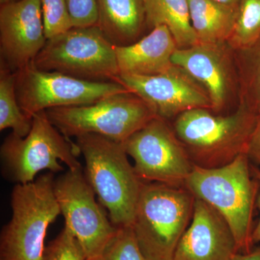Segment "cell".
Segmentation results:
<instances>
[{
	"instance_id": "cell-15",
	"label": "cell",
	"mask_w": 260,
	"mask_h": 260,
	"mask_svg": "<svg viewBox=\"0 0 260 260\" xmlns=\"http://www.w3.org/2000/svg\"><path fill=\"white\" fill-rule=\"evenodd\" d=\"M178 49L165 25L152 29L148 35L127 46H115L119 75L153 76L174 67L172 57Z\"/></svg>"
},
{
	"instance_id": "cell-21",
	"label": "cell",
	"mask_w": 260,
	"mask_h": 260,
	"mask_svg": "<svg viewBox=\"0 0 260 260\" xmlns=\"http://www.w3.org/2000/svg\"><path fill=\"white\" fill-rule=\"evenodd\" d=\"M260 39V0H240L231 44L247 50Z\"/></svg>"
},
{
	"instance_id": "cell-13",
	"label": "cell",
	"mask_w": 260,
	"mask_h": 260,
	"mask_svg": "<svg viewBox=\"0 0 260 260\" xmlns=\"http://www.w3.org/2000/svg\"><path fill=\"white\" fill-rule=\"evenodd\" d=\"M47 41L41 0L0 5V68L16 73L34 61Z\"/></svg>"
},
{
	"instance_id": "cell-7",
	"label": "cell",
	"mask_w": 260,
	"mask_h": 260,
	"mask_svg": "<svg viewBox=\"0 0 260 260\" xmlns=\"http://www.w3.org/2000/svg\"><path fill=\"white\" fill-rule=\"evenodd\" d=\"M46 112L51 122L68 139L95 134L121 143L158 116L132 92L114 94L90 105L54 108Z\"/></svg>"
},
{
	"instance_id": "cell-25",
	"label": "cell",
	"mask_w": 260,
	"mask_h": 260,
	"mask_svg": "<svg viewBox=\"0 0 260 260\" xmlns=\"http://www.w3.org/2000/svg\"><path fill=\"white\" fill-rule=\"evenodd\" d=\"M247 70L248 98L245 102L258 114L260 113V39L249 49Z\"/></svg>"
},
{
	"instance_id": "cell-9",
	"label": "cell",
	"mask_w": 260,
	"mask_h": 260,
	"mask_svg": "<svg viewBox=\"0 0 260 260\" xmlns=\"http://www.w3.org/2000/svg\"><path fill=\"white\" fill-rule=\"evenodd\" d=\"M15 81L20 108L31 119L42 111L90 105L114 94L130 92L117 82L90 81L43 71L32 63L15 73Z\"/></svg>"
},
{
	"instance_id": "cell-30",
	"label": "cell",
	"mask_w": 260,
	"mask_h": 260,
	"mask_svg": "<svg viewBox=\"0 0 260 260\" xmlns=\"http://www.w3.org/2000/svg\"><path fill=\"white\" fill-rule=\"evenodd\" d=\"M215 1L223 3V4L232 5V6H239L240 0H215Z\"/></svg>"
},
{
	"instance_id": "cell-3",
	"label": "cell",
	"mask_w": 260,
	"mask_h": 260,
	"mask_svg": "<svg viewBox=\"0 0 260 260\" xmlns=\"http://www.w3.org/2000/svg\"><path fill=\"white\" fill-rule=\"evenodd\" d=\"M258 115L246 102L228 116L214 115L200 108L178 116L173 129L194 165L213 169L246 154Z\"/></svg>"
},
{
	"instance_id": "cell-10",
	"label": "cell",
	"mask_w": 260,
	"mask_h": 260,
	"mask_svg": "<svg viewBox=\"0 0 260 260\" xmlns=\"http://www.w3.org/2000/svg\"><path fill=\"white\" fill-rule=\"evenodd\" d=\"M54 191L64 227L79 243L86 259H100L117 227L95 200L83 167L68 169L54 179Z\"/></svg>"
},
{
	"instance_id": "cell-2",
	"label": "cell",
	"mask_w": 260,
	"mask_h": 260,
	"mask_svg": "<svg viewBox=\"0 0 260 260\" xmlns=\"http://www.w3.org/2000/svg\"><path fill=\"white\" fill-rule=\"evenodd\" d=\"M84 170L114 226H132L143 181L130 164L123 143L95 134L76 138Z\"/></svg>"
},
{
	"instance_id": "cell-6",
	"label": "cell",
	"mask_w": 260,
	"mask_h": 260,
	"mask_svg": "<svg viewBox=\"0 0 260 260\" xmlns=\"http://www.w3.org/2000/svg\"><path fill=\"white\" fill-rule=\"evenodd\" d=\"M79 153L76 143L61 134L42 111L32 116L27 136L12 133L5 138L0 148L3 175L16 184H28L42 171L63 172L61 162L71 170L82 168L77 158Z\"/></svg>"
},
{
	"instance_id": "cell-22",
	"label": "cell",
	"mask_w": 260,
	"mask_h": 260,
	"mask_svg": "<svg viewBox=\"0 0 260 260\" xmlns=\"http://www.w3.org/2000/svg\"><path fill=\"white\" fill-rule=\"evenodd\" d=\"M99 260H149L140 249L131 226L119 227Z\"/></svg>"
},
{
	"instance_id": "cell-19",
	"label": "cell",
	"mask_w": 260,
	"mask_h": 260,
	"mask_svg": "<svg viewBox=\"0 0 260 260\" xmlns=\"http://www.w3.org/2000/svg\"><path fill=\"white\" fill-rule=\"evenodd\" d=\"M146 26L150 30L165 25L177 42L178 49L200 44L190 20L188 0H144Z\"/></svg>"
},
{
	"instance_id": "cell-1",
	"label": "cell",
	"mask_w": 260,
	"mask_h": 260,
	"mask_svg": "<svg viewBox=\"0 0 260 260\" xmlns=\"http://www.w3.org/2000/svg\"><path fill=\"white\" fill-rule=\"evenodd\" d=\"M184 186L226 220L239 252H248L254 248L253 219L260 182L253 174L246 154H241L223 167L205 169L194 165Z\"/></svg>"
},
{
	"instance_id": "cell-24",
	"label": "cell",
	"mask_w": 260,
	"mask_h": 260,
	"mask_svg": "<svg viewBox=\"0 0 260 260\" xmlns=\"http://www.w3.org/2000/svg\"><path fill=\"white\" fill-rule=\"evenodd\" d=\"M42 260H87L76 239L67 228L46 246Z\"/></svg>"
},
{
	"instance_id": "cell-12",
	"label": "cell",
	"mask_w": 260,
	"mask_h": 260,
	"mask_svg": "<svg viewBox=\"0 0 260 260\" xmlns=\"http://www.w3.org/2000/svg\"><path fill=\"white\" fill-rule=\"evenodd\" d=\"M116 82L143 99L158 117L165 120L191 109H213L204 88L175 65L153 76L119 75Z\"/></svg>"
},
{
	"instance_id": "cell-27",
	"label": "cell",
	"mask_w": 260,
	"mask_h": 260,
	"mask_svg": "<svg viewBox=\"0 0 260 260\" xmlns=\"http://www.w3.org/2000/svg\"><path fill=\"white\" fill-rule=\"evenodd\" d=\"M246 154L250 162H254L260 169V113L249 138Z\"/></svg>"
},
{
	"instance_id": "cell-16",
	"label": "cell",
	"mask_w": 260,
	"mask_h": 260,
	"mask_svg": "<svg viewBox=\"0 0 260 260\" xmlns=\"http://www.w3.org/2000/svg\"><path fill=\"white\" fill-rule=\"evenodd\" d=\"M217 44H198L177 49L172 57L173 64L184 70L206 90L213 109H221L229 93V75Z\"/></svg>"
},
{
	"instance_id": "cell-28",
	"label": "cell",
	"mask_w": 260,
	"mask_h": 260,
	"mask_svg": "<svg viewBox=\"0 0 260 260\" xmlns=\"http://www.w3.org/2000/svg\"><path fill=\"white\" fill-rule=\"evenodd\" d=\"M251 171L254 177L259 181L260 182V169L258 167H253L251 165ZM256 208H259L260 210V191L258 195L257 201H256ZM252 240L254 244L260 242V218L258 220L257 223L254 225V231H253Z\"/></svg>"
},
{
	"instance_id": "cell-8",
	"label": "cell",
	"mask_w": 260,
	"mask_h": 260,
	"mask_svg": "<svg viewBox=\"0 0 260 260\" xmlns=\"http://www.w3.org/2000/svg\"><path fill=\"white\" fill-rule=\"evenodd\" d=\"M32 64L80 79L116 82L119 71L115 45L98 25L73 27L47 39Z\"/></svg>"
},
{
	"instance_id": "cell-20",
	"label": "cell",
	"mask_w": 260,
	"mask_h": 260,
	"mask_svg": "<svg viewBox=\"0 0 260 260\" xmlns=\"http://www.w3.org/2000/svg\"><path fill=\"white\" fill-rule=\"evenodd\" d=\"M32 119L24 114L19 104L15 73L0 68V130L12 129V133L24 138L31 129Z\"/></svg>"
},
{
	"instance_id": "cell-5",
	"label": "cell",
	"mask_w": 260,
	"mask_h": 260,
	"mask_svg": "<svg viewBox=\"0 0 260 260\" xmlns=\"http://www.w3.org/2000/svg\"><path fill=\"white\" fill-rule=\"evenodd\" d=\"M54 174L47 172L13 188L12 218L0 236L1 260L42 259L48 228L61 214Z\"/></svg>"
},
{
	"instance_id": "cell-29",
	"label": "cell",
	"mask_w": 260,
	"mask_h": 260,
	"mask_svg": "<svg viewBox=\"0 0 260 260\" xmlns=\"http://www.w3.org/2000/svg\"><path fill=\"white\" fill-rule=\"evenodd\" d=\"M231 260H260V246L246 253H237Z\"/></svg>"
},
{
	"instance_id": "cell-4",
	"label": "cell",
	"mask_w": 260,
	"mask_h": 260,
	"mask_svg": "<svg viewBox=\"0 0 260 260\" xmlns=\"http://www.w3.org/2000/svg\"><path fill=\"white\" fill-rule=\"evenodd\" d=\"M194 204V197L185 186L143 183L131 227L149 260H174Z\"/></svg>"
},
{
	"instance_id": "cell-11",
	"label": "cell",
	"mask_w": 260,
	"mask_h": 260,
	"mask_svg": "<svg viewBox=\"0 0 260 260\" xmlns=\"http://www.w3.org/2000/svg\"><path fill=\"white\" fill-rule=\"evenodd\" d=\"M123 145L143 182L184 186L194 168L174 129L158 116L130 136Z\"/></svg>"
},
{
	"instance_id": "cell-14",
	"label": "cell",
	"mask_w": 260,
	"mask_h": 260,
	"mask_svg": "<svg viewBox=\"0 0 260 260\" xmlns=\"http://www.w3.org/2000/svg\"><path fill=\"white\" fill-rule=\"evenodd\" d=\"M239 252L226 220L213 207L194 198L192 218L174 260H231Z\"/></svg>"
},
{
	"instance_id": "cell-17",
	"label": "cell",
	"mask_w": 260,
	"mask_h": 260,
	"mask_svg": "<svg viewBox=\"0 0 260 260\" xmlns=\"http://www.w3.org/2000/svg\"><path fill=\"white\" fill-rule=\"evenodd\" d=\"M97 25L114 45L136 42L146 26L144 0H97Z\"/></svg>"
},
{
	"instance_id": "cell-26",
	"label": "cell",
	"mask_w": 260,
	"mask_h": 260,
	"mask_svg": "<svg viewBox=\"0 0 260 260\" xmlns=\"http://www.w3.org/2000/svg\"><path fill=\"white\" fill-rule=\"evenodd\" d=\"M73 27L97 25V0H66Z\"/></svg>"
},
{
	"instance_id": "cell-23",
	"label": "cell",
	"mask_w": 260,
	"mask_h": 260,
	"mask_svg": "<svg viewBox=\"0 0 260 260\" xmlns=\"http://www.w3.org/2000/svg\"><path fill=\"white\" fill-rule=\"evenodd\" d=\"M41 4L47 39L73 28L66 0H41Z\"/></svg>"
},
{
	"instance_id": "cell-31",
	"label": "cell",
	"mask_w": 260,
	"mask_h": 260,
	"mask_svg": "<svg viewBox=\"0 0 260 260\" xmlns=\"http://www.w3.org/2000/svg\"><path fill=\"white\" fill-rule=\"evenodd\" d=\"M20 0H0V5L10 4V3H16Z\"/></svg>"
},
{
	"instance_id": "cell-18",
	"label": "cell",
	"mask_w": 260,
	"mask_h": 260,
	"mask_svg": "<svg viewBox=\"0 0 260 260\" xmlns=\"http://www.w3.org/2000/svg\"><path fill=\"white\" fill-rule=\"evenodd\" d=\"M191 25L200 44H218L232 35L239 6L215 0H188Z\"/></svg>"
}]
</instances>
